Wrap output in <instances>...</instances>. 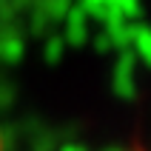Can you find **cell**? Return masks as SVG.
Segmentation results:
<instances>
[{"label":"cell","instance_id":"obj_1","mask_svg":"<svg viewBox=\"0 0 151 151\" xmlns=\"http://www.w3.org/2000/svg\"><path fill=\"white\" fill-rule=\"evenodd\" d=\"M114 88H117V94L123 97V100H131L134 97V74H131V54H126V57L120 60L117 66V77H114Z\"/></svg>","mask_w":151,"mask_h":151},{"label":"cell","instance_id":"obj_2","mask_svg":"<svg viewBox=\"0 0 151 151\" xmlns=\"http://www.w3.org/2000/svg\"><path fill=\"white\" fill-rule=\"evenodd\" d=\"M140 54L151 63V34H143V37H140Z\"/></svg>","mask_w":151,"mask_h":151},{"label":"cell","instance_id":"obj_3","mask_svg":"<svg viewBox=\"0 0 151 151\" xmlns=\"http://www.w3.org/2000/svg\"><path fill=\"white\" fill-rule=\"evenodd\" d=\"M63 151H86V148H83V145H66Z\"/></svg>","mask_w":151,"mask_h":151}]
</instances>
